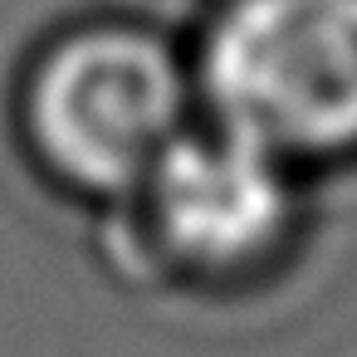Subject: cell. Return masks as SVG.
Returning <instances> with one entry per match:
<instances>
[{"instance_id":"obj_1","label":"cell","mask_w":357,"mask_h":357,"mask_svg":"<svg viewBox=\"0 0 357 357\" xmlns=\"http://www.w3.org/2000/svg\"><path fill=\"white\" fill-rule=\"evenodd\" d=\"M196 74L147 25L93 20L50 40L20 84V132L74 196L128 201L191 128Z\"/></svg>"},{"instance_id":"obj_2","label":"cell","mask_w":357,"mask_h":357,"mask_svg":"<svg viewBox=\"0 0 357 357\" xmlns=\"http://www.w3.org/2000/svg\"><path fill=\"white\" fill-rule=\"evenodd\" d=\"M206 113L279 157L357 142V0H225L201 54Z\"/></svg>"},{"instance_id":"obj_3","label":"cell","mask_w":357,"mask_h":357,"mask_svg":"<svg viewBox=\"0 0 357 357\" xmlns=\"http://www.w3.org/2000/svg\"><path fill=\"white\" fill-rule=\"evenodd\" d=\"M123 206L137 211L147 250L172 269L225 279L284 240L294 215L289 157L211 118L186 128Z\"/></svg>"}]
</instances>
